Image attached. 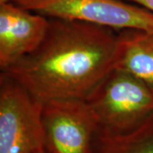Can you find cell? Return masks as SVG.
<instances>
[{
	"label": "cell",
	"mask_w": 153,
	"mask_h": 153,
	"mask_svg": "<svg viewBox=\"0 0 153 153\" xmlns=\"http://www.w3.org/2000/svg\"><path fill=\"white\" fill-rule=\"evenodd\" d=\"M118 43V33L112 28L50 18L38 48L1 72L42 104L84 100L115 68Z\"/></svg>",
	"instance_id": "cell-1"
},
{
	"label": "cell",
	"mask_w": 153,
	"mask_h": 153,
	"mask_svg": "<svg viewBox=\"0 0 153 153\" xmlns=\"http://www.w3.org/2000/svg\"><path fill=\"white\" fill-rule=\"evenodd\" d=\"M27 10L49 18L88 22L114 30L153 31V12L120 0H13Z\"/></svg>",
	"instance_id": "cell-3"
},
{
	"label": "cell",
	"mask_w": 153,
	"mask_h": 153,
	"mask_svg": "<svg viewBox=\"0 0 153 153\" xmlns=\"http://www.w3.org/2000/svg\"><path fill=\"white\" fill-rule=\"evenodd\" d=\"M48 17L14 2L0 4V69L5 70L38 48L48 32Z\"/></svg>",
	"instance_id": "cell-6"
},
{
	"label": "cell",
	"mask_w": 153,
	"mask_h": 153,
	"mask_svg": "<svg viewBox=\"0 0 153 153\" xmlns=\"http://www.w3.org/2000/svg\"><path fill=\"white\" fill-rule=\"evenodd\" d=\"M118 36L115 68L130 73L153 91V31L123 29Z\"/></svg>",
	"instance_id": "cell-7"
},
{
	"label": "cell",
	"mask_w": 153,
	"mask_h": 153,
	"mask_svg": "<svg viewBox=\"0 0 153 153\" xmlns=\"http://www.w3.org/2000/svg\"><path fill=\"white\" fill-rule=\"evenodd\" d=\"M42 106L21 84L1 72L0 153L44 151Z\"/></svg>",
	"instance_id": "cell-4"
},
{
	"label": "cell",
	"mask_w": 153,
	"mask_h": 153,
	"mask_svg": "<svg viewBox=\"0 0 153 153\" xmlns=\"http://www.w3.org/2000/svg\"><path fill=\"white\" fill-rule=\"evenodd\" d=\"M13 0H0V4H4V3H7V2H10Z\"/></svg>",
	"instance_id": "cell-10"
},
{
	"label": "cell",
	"mask_w": 153,
	"mask_h": 153,
	"mask_svg": "<svg viewBox=\"0 0 153 153\" xmlns=\"http://www.w3.org/2000/svg\"><path fill=\"white\" fill-rule=\"evenodd\" d=\"M84 100L98 121L110 132L133 128L153 112V91L127 71L114 68Z\"/></svg>",
	"instance_id": "cell-2"
},
{
	"label": "cell",
	"mask_w": 153,
	"mask_h": 153,
	"mask_svg": "<svg viewBox=\"0 0 153 153\" xmlns=\"http://www.w3.org/2000/svg\"><path fill=\"white\" fill-rule=\"evenodd\" d=\"M41 125L46 153H90L98 121L84 100H52L43 104Z\"/></svg>",
	"instance_id": "cell-5"
},
{
	"label": "cell",
	"mask_w": 153,
	"mask_h": 153,
	"mask_svg": "<svg viewBox=\"0 0 153 153\" xmlns=\"http://www.w3.org/2000/svg\"><path fill=\"white\" fill-rule=\"evenodd\" d=\"M39 153H46V152H44V151H42V152H39Z\"/></svg>",
	"instance_id": "cell-11"
},
{
	"label": "cell",
	"mask_w": 153,
	"mask_h": 153,
	"mask_svg": "<svg viewBox=\"0 0 153 153\" xmlns=\"http://www.w3.org/2000/svg\"><path fill=\"white\" fill-rule=\"evenodd\" d=\"M90 153H153V112L126 131L99 128Z\"/></svg>",
	"instance_id": "cell-8"
},
{
	"label": "cell",
	"mask_w": 153,
	"mask_h": 153,
	"mask_svg": "<svg viewBox=\"0 0 153 153\" xmlns=\"http://www.w3.org/2000/svg\"><path fill=\"white\" fill-rule=\"evenodd\" d=\"M127 1L136 3L141 7H144L150 11L153 12V0H127Z\"/></svg>",
	"instance_id": "cell-9"
}]
</instances>
